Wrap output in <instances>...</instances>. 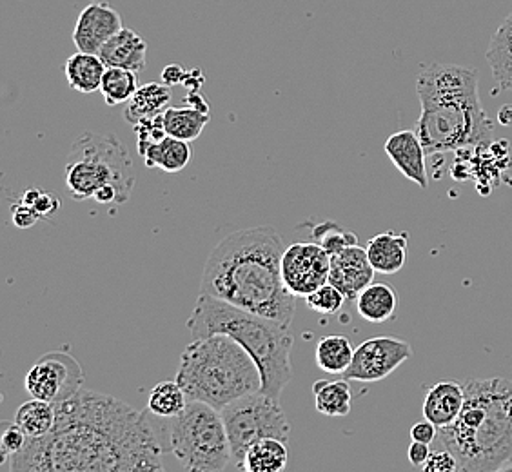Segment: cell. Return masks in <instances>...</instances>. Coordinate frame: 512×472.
Returning a JSON list of instances; mask_svg holds the SVG:
<instances>
[{
    "instance_id": "6da1fadb",
    "label": "cell",
    "mask_w": 512,
    "mask_h": 472,
    "mask_svg": "<svg viewBox=\"0 0 512 472\" xmlns=\"http://www.w3.org/2000/svg\"><path fill=\"white\" fill-rule=\"evenodd\" d=\"M57 420L10 458L11 472L162 471V445L146 414L108 394L80 389L55 404Z\"/></svg>"
},
{
    "instance_id": "7a4b0ae2",
    "label": "cell",
    "mask_w": 512,
    "mask_h": 472,
    "mask_svg": "<svg viewBox=\"0 0 512 472\" xmlns=\"http://www.w3.org/2000/svg\"><path fill=\"white\" fill-rule=\"evenodd\" d=\"M284 251L273 226L238 229L207 256L200 293L291 325L296 296L282 278Z\"/></svg>"
},
{
    "instance_id": "3957f363",
    "label": "cell",
    "mask_w": 512,
    "mask_h": 472,
    "mask_svg": "<svg viewBox=\"0 0 512 472\" xmlns=\"http://www.w3.org/2000/svg\"><path fill=\"white\" fill-rule=\"evenodd\" d=\"M416 93L422 115L416 133L427 155L483 146L494 124L478 95V71L456 64H427L420 69Z\"/></svg>"
},
{
    "instance_id": "277c9868",
    "label": "cell",
    "mask_w": 512,
    "mask_h": 472,
    "mask_svg": "<svg viewBox=\"0 0 512 472\" xmlns=\"http://www.w3.org/2000/svg\"><path fill=\"white\" fill-rule=\"evenodd\" d=\"M462 413L438 429V442L456 456L462 472L503 471L512 460V382L467 380Z\"/></svg>"
},
{
    "instance_id": "5b68a950",
    "label": "cell",
    "mask_w": 512,
    "mask_h": 472,
    "mask_svg": "<svg viewBox=\"0 0 512 472\" xmlns=\"http://www.w3.org/2000/svg\"><path fill=\"white\" fill-rule=\"evenodd\" d=\"M188 329L193 338L227 335L237 340L260 369L262 393L280 400V394L293 376L291 351L295 336L291 333V325L200 293L189 316Z\"/></svg>"
},
{
    "instance_id": "8992f818",
    "label": "cell",
    "mask_w": 512,
    "mask_h": 472,
    "mask_svg": "<svg viewBox=\"0 0 512 472\" xmlns=\"http://www.w3.org/2000/svg\"><path fill=\"white\" fill-rule=\"evenodd\" d=\"M177 382L189 402H204L218 411L246 394L262 391L253 356L227 335L193 338L180 356Z\"/></svg>"
},
{
    "instance_id": "52a82bcc",
    "label": "cell",
    "mask_w": 512,
    "mask_h": 472,
    "mask_svg": "<svg viewBox=\"0 0 512 472\" xmlns=\"http://www.w3.org/2000/svg\"><path fill=\"white\" fill-rule=\"evenodd\" d=\"M66 187L75 200H89L100 189L115 187L122 204H126L135 187V168L128 148L109 133H82L71 146Z\"/></svg>"
},
{
    "instance_id": "ba28073f",
    "label": "cell",
    "mask_w": 512,
    "mask_h": 472,
    "mask_svg": "<svg viewBox=\"0 0 512 472\" xmlns=\"http://www.w3.org/2000/svg\"><path fill=\"white\" fill-rule=\"evenodd\" d=\"M169 449L186 471H224L233 462L224 418L204 402H188L182 413L171 418Z\"/></svg>"
},
{
    "instance_id": "9c48e42d",
    "label": "cell",
    "mask_w": 512,
    "mask_h": 472,
    "mask_svg": "<svg viewBox=\"0 0 512 472\" xmlns=\"http://www.w3.org/2000/svg\"><path fill=\"white\" fill-rule=\"evenodd\" d=\"M226 423L233 463L242 469L247 449L262 438L289 442L291 427L280 402L269 394L256 391L226 405L222 411Z\"/></svg>"
},
{
    "instance_id": "30bf717a",
    "label": "cell",
    "mask_w": 512,
    "mask_h": 472,
    "mask_svg": "<svg viewBox=\"0 0 512 472\" xmlns=\"http://www.w3.org/2000/svg\"><path fill=\"white\" fill-rule=\"evenodd\" d=\"M26 391L31 398L60 404L79 393L84 385V373L79 362L69 354H44L26 374Z\"/></svg>"
},
{
    "instance_id": "8fae6325",
    "label": "cell",
    "mask_w": 512,
    "mask_h": 472,
    "mask_svg": "<svg viewBox=\"0 0 512 472\" xmlns=\"http://www.w3.org/2000/svg\"><path fill=\"white\" fill-rule=\"evenodd\" d=\"M413 356V347L393 336H376L358 345L353 362L344 373L349 382L375 384L393 374Z\"/></svg>"
},
{
    "instance_id": "7c38bea8",
    "label": "cell",
    "mask_w": 512,
    "mask_h": 472,
    "mask_svg": "<svg viewBox=\"0 0 512 472\" xmlns=\"http://www.w3.org/2000/svg\"><path fill=\"white\" fill-rule=\"evenodd\" d=\"M331 255L318 242H298L282 255V278L295 296L311 295L329 282Z\"/></svg>"
},
{
    "instance_id": "4fadbf2b",
    "label": "cell",
    "mask_w": 512,
    "mask_h": 472,
    "mask_svg": "<svg viewBox=\"0 0 512 472\" xmlns=\"http://www.w3.org/2000/svg\"><path fill=\"white\" fill-rule=\"evenodd\" d=\"M122 28L119 11L111 8L108 2H95L80 11L71 39L77 50L99 55L102 46Z\"/></svg>"
},
{
    "instance_id": "5bb4252c",
    "label": "cell",
    "mask_w": 512,
    "mask_h": 472,
    "mask_svg": "<svg viewBox=\"0 0 512 472\" xmlns=\"http://www.w3.org/2000/svg\"><path fill=\"white\" fill-rule=\"evenodd\" d=\"M375 273L367 249L358 244L345 247L338 255L331 256L329 282L338 287L347 300H356L365 287L373 284Z\"/></svg>"
},
{
    "instance_id": "9a60e30c",
    "label": "cell",
    "mask_w": 512,
    "mask_h": 472,
    "mask_svg": "<svg viewBox=\"0 0 512 472\" xmlns=\"http://www.w3.org/2000/svg\"><path fill=\"white\" fill-rule=\"evenodd\" d=\"M384 149L387 157L391 158L394 168L398 169L405 178H409L422 189L429 187L427 168H425L427 153L416 131L404 129V131L393 133L387 138Z\"/></svg>"
},
{
    "instance_id": "2e32d148",
    "label": "cell",
    "mask_w": 512,
    "mask_h": 472,
    "mask_svg": "<svg viewBox=\"0 0 512 472\" xmlns=\"http://www.w3.org/2000/svg\"><path fill=\"white\" fill-rule=\"evenodd\" d=\"M465 404V387L460 382L445 380L431 385L424 398V418L444 429L458 418Z\"/></svg>"
},
{
    "instance_id": "e0dca14e",
    "label": "cell",
    "mask_w": 512,
    "mask_h": 472,
    "mask_svg": "<svg viewBox=\"0 0 512 472\" xmlns=\"http://www.w3.org/2000/svg\"><path fill=\"white\" fill-rule=\"evenodd\" d=\"M146 53L148 42L129 28H122L99 51L100 59L108 68L129 69L135 73L146 68Z\"/></svg>"
},
{
    "instance_id": "ac0fdd59",
    "label": "cell",
    "mask_w": 512,
    "mask_h": 472,
    "mask_svg": "<svg viewBox=\"0 0 512 472\" xmlns=\"http://www.w3.org/2000/svg\"><path fill=\"white\" fill-rule=\"evenodd\" d=\"M407 244H409L407 233L387 231V233L373 236L365 249L376 273L396 275L398 271H402L407 262Z\"/></svg>"
},
{
    "instance_id": "d6986e66",
    "label": "cell",
    "mask_w": 512,
    "mask_h": 472,
    "mask_svg": "<svg viewBox=\"0 0 512 472\" xmlns=\"http://www.w3.org/2000/svg\"><path fill=\"white\" fill-rule=\"evenodd\" d=\"M138 155L144 160L146 168H158L166 173H180L188 168L189 162L193 160V149L188 140L166 135L160 142L151 144Z\"/></svg>"
},
{
    "instance_id": "ffe728a7",
    "label": "cell",
    "mask_w": 512,
    "mask_h": 472,
    "mask_svg": "<svg viewBox=\"0 0 512 472\" xmlns=\"http://www.w3.org/2000/svg\"><path fill=\"white\" fill-rule=\"evenodd\" d=\"M106 69L108 66L97 53L77 51L66 60L64 73H66L69 88L79 91L82 95H91L95 91H100Z\"/></svg>"
},
{
    "instance_id": "44dd1931",
    "label": "cell",
    "mask_w": 512,
    "mask_h": 472,
    "mask_svg": "<svg viewBox=\"0 0 512 472\" xmlns=\"http://www.w3.org/2000/svg\"><path fill=\"white\" fill-rule=\"evenodd\" d=\"M360 316L371 324H384L393 320L398 311V293L384 282H373L356 298Z\"/></svg>"
},
{
    "instance_id": "7402d4cb",
    "label": "cell",
    "mask_w": 512,
    "mask_h": 472,
    "mask_svg": "<svg viewBox=\"0 0 512 472\" xmlns=\"http://www.w3.org/2000/svg\"><path fill=\"white\" fill-rule=\"evenodd\" d=\"M171 102V89L164 82H149L146 86H140L137 93L131 97L126 109L124 118L128 124L135 126L140 120L162 115L169 108Z\"/></svg>"
},
{
    "instance_id": "603a6c76",
    "label": "cell",
    "mask_w": 512,
    "mask_h": 472,
    "mask_svg": "<svg viewBox=\"0 0 512 472\" xmlns=\"http://www.w3.org/2000/svg\"><path fill=\"white\" fill-rule=\"evenodd\" d=\"M289 451L278 438H262L247 449L242 469L247 472H280L287 467Z\"/></svg>"
},
{
    "instance_id": "cb8c5ba5",
    "label": "cell",
    "mask_w": 512,
    "mask_h": 472,
    "mask_svg": "<svg viewBox=\"0 0 512 472\" xmlns=\"http://www.w3.org/2000/svg\"><path fill=\"white\" fill-rule=\"evenodd\" d=\"M316 411L324 416H347L353 407L349 380H318L313 385Z\"/></svg>"
},
{
    "instance_id": "d4e9b609",
    "label": "cell",
    "mask_w": 512,
    "mask_h": 472,
    "mask_svg": "<svg viewBox=\"0 0 512 472\" xmlns=\"http://www.w3.org/2000/svg\"><path fill=\"white\" fill-rule=\"evenodd\" d=\"M209 118L211 117L207 111L184 104L180 108H168L164 111V126L171 137L193 142L204 133Z\"/></svg>"
},
{
    "instance_id": "484cf974",
    "label": "cell",
    "mask_w": 512,
    "mask_h": 472,
    "mask_svg": "<svg viewBox=\"0 0 512 472\" xmlns=\"http://www.w3.org/2000/svg\"><path fill=\"white\" fill-rule=\"evenodd\" d=\"M355 349L347 336L329 335L316 344V365L327 374H344L353 362Z\"/></svg>"
},
{
    "instance_id": "4316f807",
    "label": "cell",
    "mask_w": 512,
    "mask_h": 472,
    "mask_svg": "<svg viewBox=\"0 0 512 472\" xmlns=\"http://www.w3.org/2000/svg\"><path fill=\"white\" fill-rule=\"evenodd\" d=\"M55 420H57L55 404L39 398L24 402L15 413V422L19 423L20 429L28 434V438L46 436L55 427Z\"/></svg>"
},
{
    "instance_id": "83f0119b",
    "label": "cell",
    "mask_w": 512,
    "mask_h": 472,
    "mask_svg": "<svg viewBox=\"0 0 512 472\" xmlns=\"http://www.w3.org/2000/svg\"><path fill=\"white\" fill-rule=\"evenodd\" d=\"M188 402V396L177 380L175 382H160L149 393L148 409L149 413L155 414L158 418L171 420L186 409Z\"/></svg>"
},
{
    "instance_id": "f1b7e54d",
    "label": "cell",
    "mask_w": 512,
    "mask_h": 472,
    "mask_svg": "<svg viewBox=\"0 0 512 472\" xmlns=\"http://www.w3.org/2000/svg\"><path fill=\"white\" fill-rule=\"evenodd\" d=\"M137 73L122 68H108L102 77L100 93L108 106L128 104L137 93Z\"/></svg>"
},
{
    "instance_id": "f546056e",
    "label": "cell",
    "mask_w": 512,
    "mask_h": 472,
    "mask_svg": "<svg viewBox=\"0 0 512 472\" xmlns=\"http://www.w3.org/2000/svg\"><path fill=\"white\" fill-rule=\"evenodd\" d=\"M485 57L493 71L494 97L502 91H512V46L489 44Z\"/></svg>"
},
{
    "instance_id": "4dcf8cb0",
    "label": "cell",
    "mask_w": 512,
    "mask_h": 472,
    "mask_svg": "<svg viewBox=\"0 0 512 472\" xmlns=\"http://www.w3.org/2000/svg\"><path fill=\"white\" fill-rule=\"evenodd\" d=\"M313 238L325 251L331 256L338 255L340 251H344L345 247L356 246L358 244V236L355 233H349L340 229L335 222H324L318 224L313 229Z\"/></svg>"
},
{
    "instance_id": "1f68e13d",
    "label": "cell",
    "mask_w": 512,
    "mask_h": 472,
    "mask_svg": "<svg viewBox=\"0 0 512 472\" xmlns=\"http://www.w3.org/2000/svg\"><path fill=\"white\" fill-rule=\"evenodd\" d=\"M344 293L333 286L331 282H327L322 287H318L311 295L306 296V304L311 311L322 313V315H336L345 304Z\"/></svg>"
},
{
    "instance_id": "d6a6232c",
    "label": "cell",
    "mask_w": 512,
    "mask_h": 472,
    "mask_svg": "<svg viewBox=\"0 0 512 472\" xmlns=\"http://www.w3.org/2000/svg\"><path fill=\"white\" fill-rule=\"evenodd\" d=\"M28 443V434L20 429L19 423L2 422L0 423V463L10 460L13 454L20 453Z\"/></svg>"
},
{
    "instance_id": "836d02e7",
    "label": "cell",
    "mask_w": 512,
    "mask_h": 472,
    "mask_svg": "<svg viewBox=\"0 0 512 472\" xmlns=\"http://www.w3.org/2000/svg\"><path fill=\"white\" fill-rule=\"evenodd\" d=\"M133 129L137 133L138 153H142L148 146L157 144V142H160L162 138L168 135L166 126H164V113L157 115V117L140 120L138 124L133 126Z\"/></svg>"
},
{
    "instance_id": "e575fe53",
    "label": "cell",
    "mask_w": 512,
    "mask_h": 472,
    "mask_svg": "<svg viewBox=\"0 0 512 472\" xmlns=\"http://www.w3.org/2000/svg\"><path fill=\"white\" fill-rule=\"evenodd\" d=\"M22 200L26 204H30L42 218L51 217L53 213L59 211L60 207L59 198L55 197L53 193H46V191H40V189H28Z\"/></svg>"
},
{
    "instance_id": "d590c367",
    "label": "cell",
    "mask_w": 512,
    "mask_h": 472,
    "mask_svg": "<svg viewBox=\"0 0 512 472\" xmlns=\"http://www.w3.org/2000/svg\"><path fill=\"white\" fill-rule=\"evenodd\" d=\"M425 472H458L460 471V465L458 460L449 449L440 447V449H434L431 451V456L427 458V462L422 467Z\"/></svg>"
},
{
    "instance_id": "8d00e7d4",
    "label": "cell",
    "mask_w": 512,
    "mask_h": 472,
    "mask_svg": "<svg viewBox=\"0 0 512 472\" xmlns=\"http://www.w3.org/2000/svg\"><path fill=\"white\" fill-rule=\"evenodd\" d=\"M11 215H13V224L19 227V229H30V227L35 226L39 220H42L39 213H37L30 204H26L22 198H20L17 204H13V207H11Z\"/></svg>"
},
{
    "instance_id": "74e56055",
    "label": "cell",
    "mask_w": 512,
    "mask_h": 472,
    "mask_svg": "<svg viewBox=\"0 0 512 472\" xmlns=\"http://www.w3.org/2000/svg\"><path fill=\"white\" fill-rule=\"evenodd\" d=\"M438 438V427L424 418L422 422L414 423L411 427V440L413 442L433 443Z\"/></svg>"
},
{
    "instance_id": "f35d334b",
    "label": "cell",
    "mask_w": 512,
    "mask_h": 472,
    "mask_svg": "<svg viewBox=\"0 0 512 472\" xmlns=\"http://www.w3.org/2000/svg\"><path fill=\"white\" fill-rule=\"evenodd\" d=\"M429 456H431L429 443L413 442L409 445L407 458H409V462L413 463L414 467H424V463L427 462Z\"/></svg>"
},
{
    "instance_id": "ab89813d",
    "label": "cell",
    "mask_w": 512,
    "mask_h": 472,
    "mask_svg": "<svg viewBox=\"0 0 512 472\" xmlns=\"http://www.w3.org/2000/svg\"><path fill=\"white\" fill-rule=\"evenodd\" d=\"M186 75H188V69L182 68L180 64H169L162 71L160 82H164L166 86H177V84L184 82Z\"/></svg>"
},
{
    "instance_id": "60d3db41",
    "label": "cell",
    "mask_w": 512,
    "mask_h": 472,
    "mask_svg": "<svg viewBox=\"0 0 512 472\" xmlns=\"http://www.w3.org/2000/svg\"><path fill=\"white\" fill-rule=\"evenodd\" d=\"M489 44H498V46H512V11L505 17L502 26L496 30L493 39Z\"/></svg>"
},
{
    "instance_id": "b9f144b4",
    "label": "cell",
    "mask_w": 512,
    "mask_h": 472,
    "mask_svg": "<svg viewBox=\"0 0 512 472\" xmlns=\"http://www.w3.org/2000/svg\"><path fill=\"white\" fill-rule=\"evenodd\" d=\"M204 82H206L204 73H202L200 69H191V71H188V75H186L184 82H182V86L188 89V91H200Z\"/></svg>"
},
{
    "instance_id": "7bdbcfd3",
    "label": "cell",
    "mask_w": 512,
    "mask_h": 472,
    "mask_svg": "<svg viewBox=\"0 0 512 472\" xmlns=\"http://www.w3.org/2000/svg\"><path fill=\"white\" fill-rule=\"evenodd\" d=\"M184 104H188L191 108L202 109V111L209 113V104H207V100L204 99L198 91H188V95L184 97Z\"/></svg>"
},
{
    "instance_id": "ee69618b",
    "label": "cell",
    "mask_w": 512,
    "mask_h": 472,
    "mask_svg": "<svg viewBox=\"0 0 512 472\" xmlns=\"http://www.w3.org/2000/svg\"><path fill=\"white\" fill-rule=\"evenodd\" d=\"M498 120L502 126H512V104H505L498 111Z\"/></svg>"
},
{
    "instance_id": "f6af8a7d",
    "label": "cell",
    "mask_w": 512,
    "mask_h": 472,
    "mask_svg": "<svg viewBox=\"0 0 512 472\" xmlns=\"http://www.w3.org/2000/svg\"><path fill=\"white\" fill-rule=\"evenodd\" d=\"M503 471H512V460L503 467Z\"/></svg>"
}]
</instances>
